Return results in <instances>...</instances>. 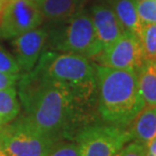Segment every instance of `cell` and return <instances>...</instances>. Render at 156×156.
<instances>
[{
  "label": "cell",
  "mask_w": 156,
  "mask_h": 156,
  "mask_svg": "<svg viewBox=\"0 0 156 156\" xmlns=\"http://www.w3.org/2000/svg\"><path fill=\"white\" fill-rule=\"evenodd\" d=\"M125 32L139 35L141 22L139 19L136 0H108Z\"/></svg>",
  "instance_id": "7c38bea8"
},
{
  "label": "cell",
  "mask_w": 156,
  "mask_h": 156,
  "mask_svg": "<svg viewBox=\"0 0 156 156\" xmlns=\"http://www.w3.org/2000/svg\"><path fill=\"white\" fill-rule=\"evenodd\" d=\"M20 112V103L17 92L11 87L0 90V124L6 125L17 118Z\"/></svg>",
  "instance_id": "9a60e30c"
},
{
  "label": "cell",
  "mask_w": 156,
  "mask_h": 156,
  "mask_svg": "<svg viewBox=\"0 0 156 156\" xmlns=\"http://www.w3.org/2000/svg\"><path fill=\"white\" fill-rule=\"evenodd\" d=\"M15 59L21 71L30 72L35 67L48 41L46 28H35L12 38Z\"/></svg>",
  "instance_id": "9c48e42d"
},
{
  "label": "cell",
  "mask_w": 156,
  "mask_h": 156,
  "mask_svg": "<svg viewBox=\"0 0 156 156\" xmlns=\"http://www.w3.org/2000/svg\"><path fill=\"white\" fill-rule=\"evenodd\" d=\"M98 109L103 120L126 127L145 106L137 73L95 64Z\"/></svg>",
  "instance_id": "7a4b0ae2"
},
{
  "label": "cell",
  "mask_w": 156,
  "mask_h": 156,
  "mask_svg": "<svg viewBox=\"0 0 156 156\" xmlns=\"http://www.w3.org/2000/svg\"><path fill=\"white\" fill-rule=\"evenodd\" d=\"M55 143L23 115L0 128V148L9 156H48Z\"/></svg>",
  "instance_id": "5b68a950"
},
{
  "label": "cell",
  "mask_w": 156,
  "mask_h": 156,
  "mask_svg": "<svg viewBox=\"0 0 156 156\" xmlns=\"http://www.w3.org/2000/svg\"><path fill=\"white\" fill-rule=\"evenodd\" d=\"M34 69L69 90L76 97L93 107L98 90L95 66L85 56L44 51Z\"/></svg>",
  "instance_id": "3957f363"
},
{
  "label": "cell",
  "mask_w": 156,
  "mask_h": 156,
  "mask_svg": "<svg viewBox=\"0 0 156 156\" xmlns=\"http://www.w3.org/2000/svg\"><path fill=\"white\" fill-rule=\"evenodd\" d=\"M96 1H98V2H104V1H108V0H96Z\"/></svg>",
  "instance_id": "484cf974"
},
{
  "label": "cell",
  "mask_w": 156,
  "mask_h": 156,
  "mask_svg": "<svg viewBox=\"0 0 156 156\" xmlns=\"http://www.w3.org/2000/svg\"><path fill=\"white\" fill-rule=\"evenodd\" d=\"M5 3H6V2H4V1H2V0H0V13H1V11H2V9H3V7H4Z\"/></svg>",
  "instance_id": "cb8c5ba5"
},
{
  "label": "cell",
  "mask_w": 156,
  "mask_h": 156,
  "mask_svg": "<svg viewBox=\"0 0 156 156\" xmlns=\"http://www.w3.org/2000/svg\"><path fill=\"white\" fill-rule=\"evenodd\" d=\"M1 127H2V125H1V124H0V128H1Z\"/></svg>",
  "instance_id": "83f0119b"
},
{
  "label": "cell",
  "mask_w": 156,
  "mask_h": 156,
  "mask_svg": "<svg viewBox=\"0 0 156 156\" xmlns=\"http://www.w3.org/2000/svg\"><path fill=\"white\" fill-rule=\"evenodd\" d=\"M137 81L145 105L156 106V61H144L137 72Z\"/></svg>",
  "instance_id": "5bb4252c"
},
{
  "label": "cell",
  "mask_w": 156,
  "mask_h": 156,
  "mask_svg": "<svg viewBox=\"0 0 156 156\" xmlns=\"http://www.w3.org/2000/svg\"><path fill=\"white\" fill-rule=\"evenodd\" d=\"M93 59L97 65L136 73L145 61L138 36L129 32H124L117 41L103 48Z\"/></svg>",
  "instance_id": "ba28073f"
},
{
  "label": "cell",
  "mask_w": 156,
  "mask_h": 156,
  "mask_svg": "<svg viewBox=\"0 0 156 156\" xmlns=\"http://www.w3.org/2000/svg\"><path fill=\"white\" fill-rule=\"evenodd\" d=\"M44 19L41 9L28 0L7 1L1 11L0 37L12 39L37 28Z\"/></svg>",
  "instance_id": "52a82bcc"
},
{
  "label": "cell",
  "mask_w": 156,
  "mask_h": 156,
  "mask_svg": "<svg viewBox=\"0 0 156 156\" xmlns=\"http://www.w3.org/2000/svg\"><path fill=\"white\" fill-rule=\"evenodd\" d=\"M20 71L14 56L0 46V72L7 74H20Z\"/></svg>",
  "instance_id": "d6986e66"
},
{
  "label": "cell",
  "mask_w": 156,
  "mask_h": 156,
  "mask_svg": "<svg viewBox=\"0 0 156 156\" xmlns=\"http://www.w3.org/2000/svg\"><path fill=\"white\" fill-rule=\"evenodd\" d=\"M29 2H31V3H34V5H36L37 7H39V5L41 4L42 2H44V0H28Z\"/></svg>",
  "instance_id": "603a6c76"
},
{
  "label": "cell",
  "mask_w": 156,
  "mask_h": 156,
  "mask_svg": "<svg viewBox=\"0 0 156 156\" xmlns=\"http://www.w3.org/2000/svg\"><path fill=\"white\" fill-rule=\"evenodd\" d=\"M86 0H44L39 9L49 21L67 19L84 8Z\"/></svg>",
  "instance_id": "4fadbf2b"
},
{
  "label": "cell",
  "mask_w": 156,
  "mask_h": 156,
  "mask_svg": "<svg viewBox=\"0 0 156 156\" xmlns=\"http://www.w3.org/2000/svg\"><path fill=\"white\" fill-rule=\"evenodd\" d=\"M90 15L103 48L116 41L125 32L108 1L98 2L93 5Z\"/></svg>",
  "instance_id": "30bf717a"
},
{
  "label": "cell",
  "mask_w": 156,
  "mask_h": 156,
  "mask_svg": "<svg viewBox=\"0 0 156 156\" xmlns=\"http://www.w3.org/2000/svg\"><path fill=\"white\" fill-rule=\"evenodd\" d=\"M20 74H7L0 72V90L14 87V85L20 79Z\"/></svg>",
  "instance_id": "44dd1931"
},
{
  "label": "cell",
  "mask_w": 156,
  "mask_h": 156,
  "mask_svg": "<svg viewBox=\"0 0 156 156\" xmlns=\"http://www.w3.org/2000/svg\"><path fill=\"white\" fill-rule=\"evenodd\" d=\"M130 133L133 140L143 144L156 137V106H144L131 122Z\"/></svg>",
  "instance_id": "8fae6325"
},
{
  "label": "cell",
  "mask_w": 156,
  "mask_h": 156,
  "mask_svg": "<svg viewBox=\"0 0 156 156\" xmlns=\"http://www.w3.org/2000/svg\"><path fill=\"white\" fill-rule=\"evenodd\" d=\"M55 23L48 30L45 46L59 52L79 55L87 58H94L102 51V44L96 34L90 13L81 9L67 19Z\"/></svg>",
  "instance_id": "277c9868"
},
{
  "label": "cell",
  "mask_w": 156,
  "mask_h": 156,
  "mask_svg": "<svg viewBox=\"0 0 156 156\" xmlns=\"http://www.w3.org/2000/svg\"><path fill=\"white\" fill-rule=\"evenodd\" d=\"M115 156H146V146L137 140L128 142L115 154Z\"/></svg>",
  "instance_id": "ffe728a7"
},
{
  "label": "cell",
  "mask_w": 156,
  "mask_h": 156,
  "mask_svg": "<svg viewBox=\"0 0 156 156\" xmlns=\"http://www.w3.org/2000/svg\"><path fill=\"white\" fill-rule=\"evenodd\" d=\"M0 156H9V155H8V154H6L5 152L3 151L1 148H0Z\"/></svg>",
  "instance_id": "d4e9b609"
},
{
  "label": "cell",
  "mask_w": 156,
  "mask_h": 156,
  "mask_svg": "<svg viewBox=\"0 0 156 156\" xmlns=\"http://www.w3.org/2000/svg\"><path fill=\"white\" fill-rule=\"evenodd\" d=\"M48 156H81L80 146L76 140L56 141Z\"/></svg>",
  "instance_id": "ac0fdd59"
},
{
  "label": "cell",
  "mask_w": 156,
  "mask_h": 156,
  "mask_svg": "<svg viewBox=\"0 0 156 156\" xmlns=\"http://www.w3.org/2000/svg\"><path fill=\"white\" fill-rule=\"evenodd\" d=\"M18 96L23 116L55 142L75 140L82 129L91 125V106L34 68L20 76Z\"/></svg>",
  "instance_id": "6da1fadb"
},
{
  "label": "cell",
  "mask_w": 156,
  "mask_h": 156,
  "mask_svg": "<svg viewBox=\"0 0 156 156\" xmlns=\"http://www.w3.org/2000/svg\"><path fill=\"white\" fill-rule=\"evenodd\" d=\"M138 38L145 61H156V23L142 24Z\"/></svg>",
  "instance_id": "2e32d148"
},
{
  "label": "cell",
  "mask_w": 156,
  "mask_h": 156,
  "mask_svg": "<svg viewBox=\"0 0 156 156\" xmlns=\"http://www.w3.org/2000/svg\"><path fill=\"white\" fill-rule=\"evenodd\" d=\"M141 24L156 23V0H136Z\"/></svg>",
  "instance_id": "e0dca14e"
},
{
  "label": "cell",
  "mask_w": 156,
  "mask_h": 156,
  "mask_svg": "<svg viewBox=\"0 0 156 156\" xmlns=\"http://www.w3.org/2000/svg\"><path fill=\"white\" fill-rule=\"evenodd\" d=\"M75 140L80 146L81 156H115L133 139L130 131L125 127L91 124L82 129Z\"/></svg>",
  "instance_id": "8992f818"
},
{
  "label": "cell",
  "mask_w": 156,
  "mask_h": 156,
  "mask_svg": "<svg viewBox=\"0 0 156 156\" xmlns=\"http://www.w3.org/2000/svg\"><path fill=\"white\" fill-rule=\"evenodd\" d=\"M146 146V156H156V137L148 142Z\"/></svg>",
  "instance_id": "7402d4cb"
},
{
  "label": "cell",
  "mask_w": 156,
  "mask_h": 156,
  "mask_svg": "<svg viewBox=\"0 0 156 156\" xmlns=\"http://www.w3.org/2000/svg\"><path fill=\"white\" fill-rule=\"evenodd\" d=\"M2 1H4V2H7V1H10V0H2Z\"/></svg>",
  "instance_id": "4316f807"
}]
</instances>
